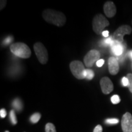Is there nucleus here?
I'll return each instance as SVG.
<instances>
[{"instance_id": "obj_1", "label": "nucleus", "mask_w": 132, "mask_h": 132, "mask_svg": "<svg viewBox=\"0 0 132 132\" xmlns=\"http://www.w3.org/2000/svg\"><path fill=\"white\" fill-rule=\"evenodd\" d=\"M42 16L47 22L59 27L64 25L66 22V17L63 13L53 9L45 10Z\"/></svg>"}, {"instance_id": "obj_2", "label": "nucleus", "mask_w": 132, "mask_h": 132, "mask_svg": "<svg viewBox=\"0 0 132 132\" xmlns=\"http://www.w3.org/2000/svg\"><path fill=\"white\" fill-rule=\"evenodd\" d=\"M10 49L14 55L21 58L26 59L31 56V50L28 46L24 43L18 42L13 44L11 45Z\"/></svg>"}, {"instance_id": "obj_3", "label": "nucleus", "mask_w": 132, "mask_h": 132, "mask_svg": "<svg viewBox=\"0 0 132 132\" xmlns=\"http://www.w3.org/2000/svg\"><path fill=\"white\" fill-rule=\"evenodd\" d=\"M110 25V22L102 14H97L94 16L92 21V28L94 32L98 35L102 34L103 29Z\"/></svg>"}, {"instance_id": "obj_4", "label": "nucleus", "mask_w": 132, "mask_h": 132, "mask_svg": "<svg viewBox=\"0 0 132 132\" xmlns=\"http://www.w3.org/2000/svg\"><path fill=\"white\" fill-rule=\"evenodd\" d=\"M70 69L74 77L79 80L86 78L85 66L80 61H73L70 64Z\"/></svg>"}, {"instance_id": "obj_5", "label": "nucleus", "mask_w": 132, "mask_h": 132, "mask_svg": "<svg viewBox=\"0 0 132 132\" xmlns=\"http://www.w3.org/2000/svg\"><path fill=\"white\" fill-rule=\"evenodd\" d=\"M34 50L39 62L42 64L47 63L48 59V54L45 46L42 43L37 42L34 45Z\"/></svg>"}, {"instance_id": "obj_6", "label": "nucleus", "mask_w": 132, "mask_h": 132, "mask_svg": "<svg viewBox=\"0 0 132 132\" xmlns=\"http://www.w3.org/2000/svg\"><path fill=\"white\" fill-rule=\"evenodd\" d=\"M131 33V28L128 25H122L120 26L114 32L113 38L114 40L117 41L121 44L123 42V36L126 34H130Z\"/></svg>"}, {"instance_id": "obj_7", "label": "nucleus", "mask_w": 132, "mask_h": 132, "mask_svg": "<svg viewBox=\"0 0 132 132\" xmlns=\"http://www.w3.org/2000/svg\"><path fill=\"white\" fill-rule=\"evenodd\" d=\"M100 53L97 50H92L89 52L84 58V62L86 67H91L93 66L95 62L100 60Z\"/></svg>"}, {"instance_id": "obj_8", "label": "nucleus", "mask_w": 132, "mask_h": 132, "mask_svg": "<svg viewBox=\"0 0 132 132\" xmlns=\"http://www.w3.org/2000/svg\"><path fill=\"white\" fill-rule=\"evenodd\" d=\"M121 125L123 132H132V116L130 113H126L123 114Z\"/></svg>"}, {"instance_id": "obj_9", "label": "nucleus", "mask_w": 132, "mask_h": 132, "mask_svg": "<svg viewBox=\"0 0 132 132\" xmlns=\"http://www.w3.org/2000/svg\"><path fill=\"white\" fill-rule=\"evenodd\" d=\"M100 83L102 92L105 94H108L113 90V84L108 77H103L100 80Z\"/></svg>"}, {"instance_id": "obj_10", "label": "nucleus", "mask_w": 132, "mask_h": 132, "mask_svg": "<svg viewBox=\"0 0 132 132\" xmlns=\"http://www.w3.org/2000/svg\"><path fill=\"white\" fill-rule=\"evenodd\" d=\"M103 10L105 15L108 17H113L116 14V7L112 1H109L105 3L103 6Z\"/></svg>"}, {"instance_id": "obj_11", "label": "nucleus", "mask_w": 132, "mask_h": 132, "mask_svg": "<svg viewBox=\"0 0 132 132\" xmlns=\"http://www.w3.org/2000/svg\"><path fill=\"white\" fill-rule=\"evenodd\" d=\"M108 69L110 74L116 75L119 71V65L117 59L115 57H110L108 59Z\"/></svg>"}, {"instance_id": "obj_12", "label": "nucleus", "mask_w": 132, "mask_h": 132, "mask_svg": "<svg viewBox=\"0 0 132 132\" xmlns=\"http://www.w3.org/2000/svg\"><path fill=\"white\" fill-rule=\"evenodd\" d=\"M111 47L112 52L117 56H119L122 55L123 53V50L125 48L122 44L115 40H114L113 42L112 43Z\"/></svg>"}, {"instance_id": "obj_13", "label": "nucleus", "mask_w": 132, "mask_h": 132, "mask_svg": "<svg viewBox=\"0 0 132 132\" xmlns=\"http://www.w3.org/2000/svg\"><path fill=\"white\" fill-rule=\"evenodd\" d=\"M41 118V114L39 113H36L33 114L31 116L30 120L31 122L33 123H36L39 122V120H40V119Z\"/></svg>"}, {"instance_id": "obj_14", "label": "nucleus", "mask_w": 132, "mask_h": 132, "mask_svg": "<svg viewBox=\"0 0 132 132\" xmlns=\"http://www.w3.org/2000/svg\"><path fill=\"white\" fill-rule=\"evenodd\" d=\"M13 106L18 111H20L22 108V103L19 99H15L12 103Z\"/></svg>"}, {"instance_id": "obj_15", "label": "nucleus", "mask_w": 132, "mask_h": 132, "mask_svg": "<svg viewBox=\"0 0 132 132\" xmlns=\"http://www.w3.org/2000/svg\"><path fill=\"white\" fill-rule=\"evenodd\" d=\"M45 132H56L54 125L52 123H48L45 126Z\"/></svg>"}, {"instance_id": "obj_16", "label": "nucleus", "mask_w": 132, "mask_h": 132, "mask_svg": "<svg viewBox=\"0 0 132 132\" xmlns=\"http://www.w3.org/2000/svg\"><path fill=\"white\" fill-rule=\"evenodd\" d=\"M94 77V73L91 69H86V78L87 80H92Z\"/></svg>"}, {"instance_id": "obj_17", "label": "nucleus", "mask_w": 132, "mask_h": 132, "mask_svg": "<svg viewBox=\"0 0 132 132\" xmlns=\"http://www.w3.org/2000/svg\"><path fill=\"white\" fill-rule=\"evenodd\" d=\"M10 118H11V120L12 123L14 125H16L17 123V119H16L15 113L14 110H12L10 112Z\"/></svg>"}, {"instance_id": "obj_18", "label": "nucleus", "mask_w": 132, "mask_h": 132, "mask_svg": "<svg viewBox=\"0 0 132 132\" xmlns=\"http://www.w3.org/2000/svg\"><path fill=\"white\" fill-rule=\"evenodd\" d=\"M127 78L128 80V89H129L130 91L132 93V74L128 73L127 75Z\"/></svg>"}, {"instance_id": "obj_19", "label": "nucleus", "mask_w": 132, "mask_h": 132, "mask_svg": "<svg viewBox=\"0 0 132 132\" xmlns=\"http://www.w3.org/2000/svg\"><path fill=\"white\" fill-rule=\"evenodd\" d=\"M111 100V102L113 104H118L120 102V99L119 98V95H114L112 96Z\"/></svg>"}, {"instance_id": "obj_20", "label": "nucleus", "mask_w": 132, "mask_h": 132, "mask_svg": "<svg viewBox=\"0 0 132 132\" xmlns=\"http://www.w3.org/2000/svg\"><path fill=\"white\" fill-rule=\"evenodd\" d=\"M113 38L111 37H107L105 40H103V44H105V45H111L112 44V43L113 42Z\"/></svg>"}, {"instance_id": "obj_21", "label": "nucleus", "mask_w": 132, "mask_h": 132, "mask_svg": "<svg viewBox=\"0 0 132 132\" xmlns=\"http://www.w3.org/2000/svg\"><path fill=\"white\" fill-rule=\"evenodd\" d=\"M119 122L118 119H108L106 120V123L108 124H116Z\"/></svg>"}, {"instance_id": "obj_22", "label": "nucleus", "mask_w": 132, "mask_h": 132, "mask_svg": "<svg viewBox=\"0 0 132 132\" xmlns=\"http://www.w3.org/2000/svg\"><path fill=\"white\" fill-rule=\"evenodd\" d=\"M12 40H13V37H7V38H6V39H4V42L3 43H4V44H5V45H8V44H9Z\"/></svg>"}, {"instance_id": "obj_23", "label": "nucleus", "mask_w": 132, "mask_h": 132, "mask_svg": "<svg viewBox=\"0 0 132 132\" xmlns=\"http://www.w3.org/2000/svg\"><path fill=\"white\" fill-rule=\"evenodd\" d=\"M122 83L123 86H128V80L127 77H123L122 79Z\"/></svg>"}, {"instance_id": "obj_24", "label": "nucleus", "mask_w": 132, "mask_h": 132, "mask_svg": "<svg viewBox=\"0 0 132 132\" xmlns=\"http://www.w3.org/2000/svg\"><path fill=\"white\" fill-rule=\"evenodd\" d=\"M7 113H6L5 109H1V111H0V116H1V118H4L6 116Z\"/></svg>"}, {"instance_id": "obj_25", "label": "nucleus", "mask_w": 132, "mask_h": 132, "mask_svg": "<svg viewBox=\"0 0 132 132\" xmlns=\"http://www.w3.org/2000/svg\"><path fill=\"white\" fill-rule=\"evenodd\" d=\"M94 132H102V127L100 125H97L94 130Z\"/></svg>"}, {"instance_id": "obj_26", "label": "nucleus", "mask_w": 132, "mask_h": 132, "mask_svg": "<svg viewBox=\"0 0 132 132\" xmlns=\"http://www.w3.org/2000/svg\"><path fill=\"white\" fill-rule=\"evenodd\" d=\"M104 61L103 59H100V60H98V61L96 62V64H97V66L98 67H101L103 66V65L104 64Z\"/></svg>"}, {"instance_id": "obj_27", "label": "nucleus", "mask_w": 132, "mask_h": 132, "mask_svg": "<svg viewBox=\"0 0 132 132\" xmlns=\"http://www.w3.org/2000/svg\"><path fill=\"white\" fill-rule=\"evenodd\" d=\"M102 35H103V37L105 38H107L109 36V32L108 31H104L103 32H102Z\"/></svg>"}, {"instance_id": "obj_28", "label": "nucleus", "mask_w": 132, "mask_h": 132, "mask_svg": "<svg viewBox=\"0 0 132 132\" xmlns=\"http://www.w3.org/2000/svg\"><path fill=\"white\" fill-rule=\"evenodd\" d=\"M6 4V1H1V10L4 9L5 5Z\"/></svg>"}, {"instance_id": "obj_29", "label": "nucleus", "mask_w": 132, "mask_h": 132, "mask_svg": "<svg viewBox=\"0 0 132 132\" xmlns=\"http://www.w3.org/2000/svg\"><path fill=\"white\" fill-rule=\"evenodd\" d=\"M130 56H131V59H132V51H131V52H130Z\"/></svg>"}, {"instance_id": "obj_30", "label": "nucleus", "mask_w": 132, "mask_h": 132, "mask_svg": "<svg viewBox=\"0 0 132 132\" xmlns=\"http://www.w3.org/2000/svg\"><path fill=\"white\" fill-rule=\"evenodd\" d=\"M5 132H9V131H6Z\"/></svg>"}, {"instance_id": "obj_31", "label": "nucleus", "mask_w": 132, "mask_h": 132, "mask_svg": "<svg viewBox=\"0 0 132 132\" xmlns=\"http://www.w3.org/2000/svg\"><path fill=\"white\" fill-rule=\"evenodd\" d=\"M131 68H132V62H131Z\"/></svg>"}]
</instances>
